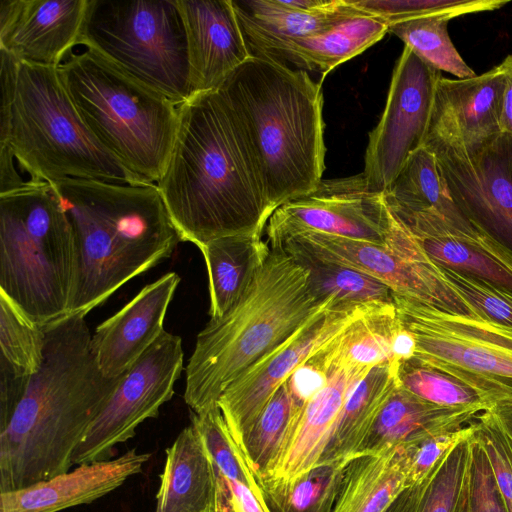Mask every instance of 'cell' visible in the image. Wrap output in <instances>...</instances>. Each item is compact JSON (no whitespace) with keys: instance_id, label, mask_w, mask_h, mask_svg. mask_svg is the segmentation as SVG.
<instances>
[{"instance_id":"obj_19","label":"cell","mask_w":512,"mask_h":512,"mask_svg":"<svg viewBox=\"0 0 512 512\" xmlns=\"http://www.w3.org/2000/svg\"><path fill=\"white\" fill-rule=\"evenodd\" d=\"M88 0H0V49L58 67L78 47Z\"/></svg>"},{"instance_id":"obj_30","label":"cell","mask_w":512,"mask_h":512,"mask_svg":"<svg viewBox=\"0 0 512 512\" xmlns=\"http://www.w3.org/2000/svg\"><path fill=\"white\" fill-rule=\"evenodd\" d=\"M400 364L387 362L377 365L360 381L340 414L319 465L354 455L380 411L399 385Z\"/></svg>"},{"instance_id":"obj_3","label":"cell","mask_w":512,"mask_h":512,"mask_svg":"<svg viewBox=\"0 0 512 512\" xmlns=\"http://www.w3.org/2000/svg\"><path fill=\"white\" fill-rule=\"evenodd\" d=\"M75 248L68 315H86L181 242L156 184L66 178L49 183Z\"/></svg>"},{"instance_id":"obj_14","label":"cell","mask_w":512,"mask_h":512,"mask_svg":"<svg viewBox=\"0 0 512 512\" xmlns=\"http://www.w3.org/2000/svg\"><path fill=\"white\" fill-rule=\"evenodd\" d=\"M441 76L404 46L393 70L383 114L369 133L361 173L368 191L385 193L410 154L424 145Z\"/></svg>"},{"instance_id":"obj_27","label":"cell","mask_w":512,"mask_h":512,"mask_svg":"<svg viewBox=\"0 0 512 512\" xmlns=\"http://www.w3.org/2000/svg\"><path fill=\"white\" fill-rule=\"evenodd\" d=\"M232 5L251 56L273 43L326 29L355 12L348 0H329L315 10H301L285 0H232Z\"/></svg>"},{"instance_id":"obj_51","label":"cell","mask_w":512,"mask_h":512,"mask_svg":"<svg viewBox=\"0 0 512 512\" xmlns=\"http://www.w3.org/2000/svg\"><path fill=\"white\" fill-rule=\"evenodd\" d=\"M468 493H469V492H468ZM467 498H468V497H467ZM465 506H466V504H465ZM464 510H465V507H464ZM464 510H463V512H464Z\"/></svg>"},{"instance_id":"obj_40","label":"cell","mask_w":512,"mask_h":512,"mask_svg":"<svg viewBox=\"0 0 512 512\" xmlns=\"http://www.w3.org/2000/svg\"><path fill=\"white\" fill-rule=\"evenodd\" d=\"M398 379L402 387L431 403L447 407L475 406L488 409L487 403L469 386L412 359L400 364Z\"/></svg>"},{"instance_id":"obj_23","label":"cell","mask_w":512,"mask_h":512,"mask_svg":"<svg viewBox=\"0 0 512 512\" xmlns=\"http://www.w3.org/2000/svg\"><path fill=\"white\" fill-rule=\"evenodd\" d=\"M150 456L130 449L114 459L81 464L26 488L0 492V512H59L92 503L139 474Z\"/></svg>"},{"instance_id":"obj_5","label":"cell","mask_w":512,"mask_h":512,"mask_svg":"<svg viewBox=\"0 0 512 512\" xmlns=\"http://www.w3.org/2000/svg\"><path fill=\"white\" fill-rule=\"evenodd\" d=\"M271 249V248H270ZM341 304L318 299L309 271L280 249H271L242 297L197 335L186 367L184 400L203 414L247 368L315 316Z\"/></svg>"},{"instance_id":"obj_7","label":"cell","mask_w":512,"mask_h":512,"mask_svg":"<svg viewBox=\"0 0 512 512\" xmlns=\"http://www.w3.org/2000/svg\"><path fill=\"white\" fill-rule=\"evenodd\" d=\"M75 248L65 211L47 182L0 195V293L30 321L68 315Z\"/></svg>"},{"instance_id":"obj_4","label":"cell","mask_w":512,"mask_h":512,"mask_svg":"<svg viewBox=\"0 0 512 512\" xmlns=\"http://www.w3.org/2000/svg\"><path fill=\"white\" fill-rule=\"evenodd\" d=\"M217 89L248 141L273 212L316 190L326 153L321 84L304 70L251 56Z\"/></svg>"},{"instance_id":"obj_8","label":"cell","mask_w":512,"mask_h":512,"mask_svg":"<svg viewBox=\"0 0 512 512\" xmlns=\"http://www.w3.org/2000/svg\"><path fill=\"white\" fill-rule=\"evenodd\" d=\"M33 182L66 178L148 184L91 133L59 76L58 67L19 61L7 141Z\"/></svg>"},{"instance_id":"obj_13","label":"cell","mask_w":512,"mask_h":512,"mask_svg":"<svg viewBox=\"0 0 512 512\" xmlns=\"http://www.w3.org/2000/svg\"><path fill=\"white\" fill-rule=\"evenodd\" d=\"M181 338L163 331L124 372L73 455V465L112 459L115 447L135 436L137 427L156 418L174 394L183 370Z\"/></svg>"},{"instance_id":"obj_50","label":"cell","mask_w":512,"mask_h":512,"mask_svg":"<svg viewBox=\"0 0 512 512\" xmlns=\"http://www.w3.org/2000/svg\"><path fill=\"white\" fill-rule=\"evenodd\" d=\"M486 410L493 416L500 428L512 439V398L496 401Z\"/></svg>"},{"instance_id":"obj_49","label":"cell","mask_w":512,"mask_h":512,"mask_svg":"<svg viewBox=\"0 0 512 512\" xmlns=\"http://www.w3.org/2000/svg\"><path fill=\"white\" fill-rule=\"evenodd\" d=\"M423 484L424 481L407 487L383 512H416Z\"/></svg>"},{"instance_id":"obj_39","label":"cell","mask_w":512,"mask_h":512,"mask_svg":"<svg viewBox=\"0 0 512 512\" xmlns=\"http://www.w3.org/2000/svg\"><path fill=\"white\" fill-rule=\"evenodd\" d=\"M350 5L387 27L409 20L441 16L449 19L500 9L507 0H348Z\"/></svg>"},{"instance_id":"obj_9","label":"cell","mask_w":512,"mask_h":512,"mask_svg":"<svg viewBox=\"0 0 512 512\" xmlns=\"http://www.w3.org/2000/svg\"><path fill=\"white\" fill-rule=\"evenodd\" d=\"M78 46L94 50L178 106L191 97L177 0H88Z\"/></svg>"},{"instance_id":"obj_21","label":"cell","mask_w":512,"mask_h":512,"mask_svg":"<svg viewBox=\"0 0 512 512\" xmlns=\"http://www.w3.org/2000/svg\"><path fill=\"white\" fill-rule=\"evenodd\" d=\"M187 37L191 96L217 89L251 57L232 0H177Z\"/></svg>"},{"instance_id":"obj_1","label":"cell","mask_w":512,"mask_h":512,"mask_svg":"<svg viewBox=\"0 0 512 512\" xmlns=\"http://www.w3.org/2000/svg\"><path fill=\"white\" fill-rule=\"evenodd\" d=\"M166 169L156 183L181 242L262 236L273 210L241 126L218 89L178 106Z\"/></svg>"},{"instance_id":"obj_32","label":"cell","mask_w":512,"mask_h":512,"mask_svg":"<svg viewBox=\"0 0 512 512\" xmlns=\"http://www.w3.org/2000/svg\"><path fill=\"white\" fill-rule=\"evenodd\" d=\"M348 458L315 466L285 483L254 479L266 512H332Z\"/></svg>"},{"instance_id":"obj_26","label":"cell","mask_w":512,"mask_h":512,"mask_svg":"<svg viewBox=\"0 0 512 512\" xmlns=\"http://www.w3.org/2000/svg\"><path fill=\"white\" fill-rule=\"evenodd\" d=\"M387 32L384 23L355 9L352 15L326 29L273 43L252 56L289 62L301 70L325 76L381 40Z\"/></svg>"},{"instance_id":"obj_37","label":"cell","mask_w":512,"mask_h":512,"mask_svg":"<svg viewBox=\"0 0 512 512\" xmlns=\"http://www.w3.org/2000/svg\"><path fill=\"white\" fill-rule=\"evenodd\" d=\"M451 19L441 16L417 18L388 27L421 60L438 71H445L458 79L475 77L453 45L448 33Z\"/></svg>"},{"instance_id":"obj_12","label":"cell","mask_w":512,"mask_h":512,"mask_svg":"<svg viewBox=\"0 0 512 512\" xmlns=\"http://www.w3.org/2000/svg\"><path fill=\"white\" fill-rule=\"evenodd\" d=\"M394 304L341 303L315 316L240 374L217 405L239 452L242 440L281 385L328 347L354 322Z\"/></svg>"},{"instance_id":"obj_24","label":"cell","mask_w":512,"mask_h":512,"mask_svg":"<svg viewBox=\"0 0 512 512\" xmlns=\"http://www.w3.org/2000/svg\"><path fill=\"white\" fill-rule=\"evenodd\" d=\"M483 411L475 406L437 405L411 393L399 383L354 455L377 453L387 447L458 430Z\"/></svg>"},{"instance_id":"obj_35","label":"cell","mask_w":512,"mask_h":512,"mask_svg":"<svg viewBox=\"0 0 512 512\" xmlns=\"http://www.w3.org/2000/svg\"><path fill=\"white\" fill-rule=\"evenodd\" d=\"M284 252L309 271V285L318 299L334 297L340 303L394 304L393 291L369 275L301 252Z\"/></svg>"},{"instance_id":"obj_25","label":"cell","mask_w":512,"mask_h":512,"mask_svg":"<svg viewBox=\"0 0 512 512\" xmlns=\"http://www.w3.org/2000/svg\"><path fill=\"white\" fill-rule=\"evenodd\" d=\"M165 453L155 512H215L216 471L196 426L185 427Z\"/></svg>"},{"instance_id":"obj_17","label":"cell","mask_w":512,"mask_h":512,"mask_svg":"<svg viewBox=\"0 0 512 512\" xmlns=\"http://www.w3.org/2000/svg\"><path fill=\"white\" fill-rule=\"evenodd\" d=\"M329 346L310 360L323 372L322 384L304 400L266 474L255 479L285 483L319 465L346 402L372 369L341 359Z\"/></svg>"},{"instance_id":"obj_15","label":"cell","mask_w":512,"mask_h":512,"mask_svg":"<svg viewBox=\"0 0 512 512\" xmlns=\"http://www.w3.org/2000/svg\"><path fill=\"white\" fill-rule=\"evenodd\" d=\"M429 150L459 210L512 255V135L469 150Z\"/></svg>"},{"instance_id":"obj_43","label":"cell","mask_w":512,"mask_h":512,"mask_svg":"<svg viewBox=\"0 0 512 512\" xmlns=\"http://www.w3.org/2000/svg\"><path fill=\"white\" fill-rule=\"evenodd\" d=\"M473 434L484 451L507 512H512V439L487 411L472 422Z\"/></svg>"},{"instance_id":"obj_10","label":"cell","mask_w":512,"mask_h":512,"mask_svg":"<svg viewBox=\"0 0 512 512\" xmlns=\"http://www.w3.org/2000/svg\"><path fill=\"white\" fill-rule=\"evenodd\" d=\"M394 305L415 340L412 360L458 379L488 408L512 398V327L447 313L398 295Z\"/></svg>"},{"instance_id":"obj_36","label":"cell","mask_w":512,"mask_h":512,"mask_svg":"<svg viewBox=\"0 0 512 512\" xmlns=\"http://www.w3.org/2000/svg\"><path fill=\"white\" fill-rule=\"evenodd\" d=\"M472 434L454 446L425 478L416 512H463L471 478Z\"/></svg>"},{"instance_id":"obj_38","label":"cell","mask_w":512,"mask_h":512,"mask_svg":"<svg viewBox=\"0 0 512 512\" xmlns=\"http://www.w3.org/2000/svg\"><path fill=\"white\" fill-rule=\"evenodd\" d=\"M45 331L0 293V366L31 377L41 368Z\"/></svg>"},{"instance_id":"obj_11","label":"cell","mask_w":512,"mask_h":512,"mask_svg":"<svg viewBox=\"0 0 512 512\" xmlns=\"http://www.w3.org/2000/svg\"><path fill=\"white\" fill-rule=\"evenodd\" d=\"M270 248L301 252L364 273L395 295L447 313L479 317L393 212L384 244L302 232Z\"/></svg>"},{"instance_id":"obj_20","label":"cell","mask_w":512,"mask_h":512,"mask_svg":"<svg viewBox=\"0 0 512 512\" xmlns=\"http://www.w3.org/2000/svg\"><path fill=\"white\" fill-rule=\"evenodd\" d=\"M389 208L437 266L482 278L512 293V255L470 221L456 223L435 210Z\"/></svg>"},{"instance_id":"obj_2","label":"cell","mask_w":512,"mask_h":512,"mask_svg":"<svg viewBox=\"0 0 512 512\" xmlns=\"http://www.w3.org/2000/svg\"><path fill=\"white\" fill-rule=\"evenodd\" d=\"M44 327V358L9 423L0 431V492L66 473L73 455L119 382L91 352L85 315Z\"/></svg>"},{"instance_id":"obj_45","label":"cell","mask_w":512,"mask_h":512,"mask_svg":"<svg viewBox=\"0 0 512 512\" xmlns=\"http://www.w3.org/2000/svg\"><path fill=\"white\" fill-rule=\"evenodd\" d=\"M469 492L486 512H507L487 456L474 435Z\"/></svg>"},{"instance_id":"obj_29","label":"cell","mask_w":512,"mask_h":512,"mask_svg":"<svg viewBox=\"0 0 512 512\" xmlns=\"http://www.w3.org/2000/svg\"><path fill=\"white\" fill-rule=\"evenodd\" d=\"M199 249L208 273L209 314L217 319L242 297L271 249L259 235L221 237Z\"/></svg>"},{"instance_id":"obj_31","label":"cell","mask_w":512,"mask_h":512,"mask_svg":"<svg viewBox=\"0 0 512 512\" xmlns=\"http://www.w3.org/2000/svg\"><path fill=\"white\" fill-rule=\"evenodd\" d=\"M383 195L391 208L435 210L456 223L469 221L453 201L440 174L435 154L425 146L410 154Z\"/></svg>"},{"instance_id":"obj_48","label":"cell","mask_w":512,"mask_h":512,"mask_svg":"<svg viewBox=\"0 0 512 512\" xmlns=\"http://www.w3.org/2000/svg\"><path fill=\"white\" fill-rule=\"evenodd\" d=\"M505 76V89L500 117L501 132L512 135V54L500 64Z\"/></svg>"},{"instance_id":"obj_41","label":"cell","mask_w":512,"mask_h":512,"mask_svg":"<svg viewBox=\"0 0 512 512\" xmlns=\"http://www.w3.org/2000/svg\"><path fill=\"white\" fill-rule=\"evenodd\" d=\"M201 434L215 467L229 480L239 481L252 487L256 484L252 473L234 448L218 405L203 414L190 415Z\"/></svg>"},{"instance_id":"obj_44","label":"cell","mask_w":512,"mask_h":512,"mask_svg":"<svg viewBox=\"0 0 512 512\" xmlns=\"http://www.w3.org/2000/svg\"><path fill=\"white\" fill-rule=\"evenodd\" d=\"M472 422L458 430L427 436L400 445L405 456L408 481L411 486L424 481L446 454L472 433Z\"/></svg>"},{"instance_id":"obj_22","label":"cell","mask_w":512,"mask_h":512,"mask_svg":"<svg viewBox=\"0 0 512 512\" xmlns=\"http://www.w3.org/2000/svg\"><path fill=\"white\" fill-rule=\"evenodd\" d=\"M180 277L168 272L146 285L91 337V352L107 378L124 373L161 335Z\"/></svg>"},{"instance_id":"obj_6","label":"cell","mask_w":512,"mask_h":512,"mask_svg":"<svg viewBox=\"0 0 512 512\" xmlns=\"http://www.w3.org/2000/svg\"><path fill=\"white\" fill-rule=\"evenodd\" d=\"M58 72L97 140L130 171L156 184L175 141L178 105L86 47L71 51Z\"/></svg>"},{"instance_id":"obj_16","label":"cell","mask_w":512,"mask_h":512,"mask_svg":"<svg viewBox=\"0 0 512 512\" xmlns=\"http://www.w3.org/2000/svg\"><path fill=\"white\" fill-rule=\"evenodd\" d=\"M391 210L383 194L368 191L362 174L322 180L312 193L278 207L267 226L273 247L302 232H321L384 244Z\"/></svg>"},{"instance_id":"obj_18","label":"cell","mask_w":512,"mask_h":512,"mask_svg":"<svg viewBox=\"0 0 512 512\" xmlns=\"http://www.w3.org/2000/svg\"><path fill=\"white\" fill-rule=\"evenodd\" d=\"M504 89L500 65L466 79L441 76L423 146L469 150L500 134Z\"/></svg>"},{"instance_id":"obj_46","label":"cell","mask_w":512,"mask_h":512,"mask_svg":"<svg viewBox=\"0 0 512 512\" xmlns=\"http://www.w3.org/2000/svg\"><path fill=\"white\" fill-rule=\"evenodd\" d=\"M0 145L5 144L9 135L11 111L15 98L19 61L9 52L0 49Z\"/></svg>"},{"instance_id":"obj_33","label":"cell","mask_w":512,"mask_h":512,"mask_svg":"<svg viewBox=\"0 0 512 512\" xmlns=\"http://www.w3.org/2000/svg\"><path fill=\"white\" fill-rule=\"evenodd\" d=\"M302 399L289 380L279 387L244 436L239 454L253 477H263L278 456Z\"/></svg>"},{"instance_id":"obj_47","label":"cell","mask_w":512,"mask_h":512,"mask_svg":"<svg viewBox=\"0 0 512 512\" xmlns=\"http://www.w3.org/2000/svg\"><path fill=\"white\" fill-rule=\"evenodd\" d=\"M16 159L8 145L0 146V195L21 189L25 181L18 173Z\"/></svg>"},{"instance_id":"obj_42","label":"cell","mask_w":512,"mask_h":512,"mask_svg":"<svg viewBox=\"0 0 512 512\" xmlns=\"http://www.w3.org/2000/svg\"><path fill=\"white\" fill-rule=\"evenodd\" d=\"M439 268L448 283L470 305L477 316L512 327L511 292L482 278L444 267Z\"/></svg>"},{"instance_id":"obj_34","label":"cell","mask_w":512,"mask_h":512,"mask_svg":"<svg viewBox=\"0 0 512 512\" xmlns=\"http://www.w3.org/2000/svg\"><path fill=\"white\" fill-rule=\"evenodd\" d=\"M402 329L395 305H389L354 322L330 344V349L343 360L369 368L402 363L396 352Z\"/></svg>"},{"instance_id":"obj_28","label":"cell","mask_w":512,"mask_h":512,"mask_svg":"<svg viewBox=\"0 0 512 512\" xmlns=\"http://www.w3.org/2000/svg\"><path fill=\"white\" fill-rule=\"evenodd\" d=\"M400 445L348 458L332 512H383L407 487Z\"/></svg>"}]
</instances>
